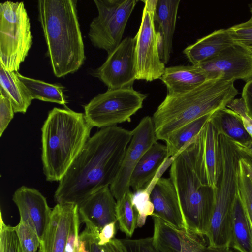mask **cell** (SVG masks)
<instances>
[{
	"mask_svg": "<svg viewBox=\"0 0 252 252\" xmlns=\"http://www.w3.org/2000/svg\"><path fill=\"white\" fill-rule=\"evenodd\" d=\"M242 98L248 115L252 119V79L246 82L244 86Z\"/></svg>",
	"mask_w": 252,
	"mask_h": 252,
	"instance_id": "cell-41",
	"label": "cell"
},
{
	"mask_svg": "<svg viewBox=\"0 0 252 252\" xmlns=\"http://www.w3.org/2000/svg\"><path fill=\"white\" fill-rule=\"evenodd\" d=\"M151 192L148 189L135 191L132 196V204L137 213V226L141 227L145 223L148 216H152L154 207L150 198Z\"/></svg>",
	"mask_w": 252,
	"mask_h": 252,
	"instance_id": "cell-32",
	"label": "cell"
},
{
	"mask_svg": "<svg viewBox=\"0 0 252 252\" xmlns=\"http://www.w3.org/2000/svg\"><path fill=\"white\" fill-rule=\"evenodd\" d=\"M235 146L238 150L240 160L243 163L248 176L252 181V155L244 149L236 145Z\"/></svg>",
	"mask_w": 252,
	"mask_h": 252,
	"instance_id": "cell-42",
	"label": "cell"
},
{
	"mask_svg": "<svg viewBox=\"0 0 252 252\" xmlns=\"http://www.w3.org/2000/svg\"><path fill=\"white\" fill-rule=\"evenodd\" d=\"M116 205L109 187L99 190L78 205L81 223L99 234L106 225L117 221Z\"/></svg>",
	"mask_w": 252,
	"mask_h": 252,
	"instance_id": "cell-17",
	"label": "cell"
},
{
	"mask_svg": "<svg viewBox=\"0 0 252 252\" xmlns=\"http://www.w3.org/2000/svg\"><path fill=\"white\" fill-rule=\"evenodd\" d=\"M32 44L30 19L23 2L0 3V63L18 72Z\"/></svg>",
	"mask_w": 252,
	"mask_h": 252,
	"instance_id": "cell-7",
	"label": "cell"
},
{
	"mask_svg": "<svg viewBox=\"0 0 252 252\" xmlns=\"http://www.w3.org/2000/svg\"><path fill=\"white\" fill-rule=\"evenodd\" d=\"M126 252H160L154 246L152 237L121 239Z\"/></svg>",
	"mask_w": 252,
	"mask_h": 252,
	"instance_id": "cell-36",
	"label": "cell"
},
{
	"mask_svg": "<svg viewBox=\"0 0 252 252\" xmlns=\"http://www.w3.org/2000/svg\"><path fill=\"white\" fill-rule=\"evenodd\" d=\"M0 63V92L11 100L15 113H25L31 105V98L16 75Z\"/></svg>",
	"mask_w": 252,
	"mask_h": 252,
	"instance_id": "cell-25",
	"label": "cell"
},
{
	"mask_svg": "<svg viewBox=\"0 0 252 252\" xmlns=\"http://www.w3.org/2000/svg\"><path fill=\"white\" fill-rule=\"evenodd\" d=\"M132 131L116 126L100 128L90 137L59 181L54 198L57 203L79 205L116 178Z\"/></svg>",
	"mask_w": 252,
	"mask_h": 252,
	"instance_id": "cell-1",
	"label": "cell"
},
{
	"mask_svg": "<svg viewBox=\"0 0 252 252\" xmlns=\"http://www.w3.org/2000/svg\"><path fill=\"white\" fill-rule=\"evenodd\" d=\"M238 190L245 213L252 227V181L240 159Z\"/></svg>",
	"mask_w": 252,
	"mask_h": 252,
	"instance_id": "cell-31",
	"label": "cell"
},
{
	"mask_svg": "<svg viewBox=\"0 0 252 252\" xmlns=\"http://www.w3.org/2000/svg\"><path fill=\"white\" fill-rule=\"evenodd\" d=\"M133 192L128 191L117 201L116 218L120 229L130 238L137 227V213L132 204Z\"/></svg>",
	"mask_w": 252,
	"mask_h": 252,
	"instance_id": "cell-29",
	"label": "cell"
},
{
	"mask_svg": "<svg viewBox=\"0 0 252 252\" xmlns=\"http://www.w3.org/2000/svg\"><path fill=\"white\" fill-rule=\"evenodd\" d=\"M180 0H158L155 20L159 26V52L162 61L167 64L172 53V42Z\"/></svg>",
	"mask_w": 252,
	"mask_h": 252,
	"instance_id": "cell-19",
	"label": "cell"
},
{
	"mask_svg": "<svg viewBox=\"0 0 252 252\" xmlns=\"http://www.w3.org/2000/svg\"><path fill=\"white\" fill-rule=\"evenodd\" d=\"M76 0H39L38 19L54 75L77 71L85 60Z\"/></svg>",
	"mask_w": 252,
	"mask_h": 252,
	"instance_id": "cell-2",
	"label": "cell"
},
{
	"mask_svg": "<svg viewBox=\"0 0 252 252\" xmlns=\"http://www.w3.org/2000/svg\"><path fill=\"white\" fill-rule=\"evenodd\" d=\"M12 200L18 208L20 220L31 227L41 239L52 210L46 198L36 189L22 186L14 192Z\"/></svg>",
	"mask_w": 252,
	"mask_h": 252,
	"instance_id": "cell-16",
	"label": "cell"
},
{
	"mask_svg": "<svg viewBox=\"0 0 252 252\" xmlns=\"http://www.w3.org/2000/svg\"><path fill=\"white\" fill-rule=\"evenodd\" d=\"M196 66L207 80L220 79L234 82L252 79V53L234 43L218 56Z\"/></svg>",
	"mask_w": 252,
	"mask_h": 252,
	"instance_id": "cell-14",
	"label": "cell"
},
{
	"mask_svg": "<svg viewBox=\"0 0 252 252\" xmlns=\"http://www.w3.org/2000/svg\"><path fill=\"white\" fill-rule=\"evenodd\" d=\"M186 252H233L229 247L206 246L205 242L198 241Z\"/></svg>",
	"mask_w": 252,
	"mask_h": 252,
	"instance_id": "cell-39",
	"label": "cell"
},
{
	"mask_svg": "<svg viewBox=\"0 0 252 252\" xmlns=\"http://www.w3.org/2000/svg\"><path fill=\"white\" fill-rule=\"evenodd\" d=\"M227 29L235 43L243 46L252 53V16L248 21Z\"/></svg>",
	"mask_w": 252,
	"mask_h": 252,
	"instance_id": "cell-35",
	"label": "cell"
},
{
	"mask_svg": "<svg viewBox=\"0 0 252 252\" xmlns=\"http://www.w3.org/2000/svg\"><path fill=\"white\" fill-rule=\"evenodd\" d=\"M98 235L85 227L79 235V246L87 252H126L121 239L114 238L105 244L100 245Z\"/></svg>",
	"mask_w": 252,
	"mask_h": 252,
	"instance_id": "cell-30",
	"label": "cell"
},
{
	"mask_svg": "<svg viewBox=\"0 0 252 252\" xmlns=\"http://www.w3.org/2000/svg\"><path fill=\"white\" fill-rule=\"evenodd\" d=\"M80 223L78 205L57 203L40 239L39 252H77Z\"/></svg>",
	"mask_w": 252,
	"mask_h": 252,
	"instance_id": "cell-11",
	"label": "cell"
},
{
	"mask_svg": "<svg viewBox=\"0 0 252 252\" xmlns=\"http://www.w3.org/2000/svg\"><path fill=\"white\" fill-rule=\"evenodd\" d=\"M231 248L240 252H252V227L245 213L238 190L232 213Z\"/></svg>",
	"mask_w": 252,
	"mask_h": 252,
	"instance_id": "cell-24",
	"label": "cell"
},
{
	"mask_svg": "<svg viewBox=\"0 0 252 252\" xmlns=\"http://www.w3.org/2000/svg\"><path fill=\"white\" fill-rule=\"evenodd\" d=\"M251 16H252V4L251 7Z\"/></svg>",
	"mask_w": 252,
	"mask_h": 252,
	"instance_id": "cell-44",
	"label": "cell"
},
{
	"mask_svg": "<svg viewBox=\"0 0 252 252\" xmlns=\"http://www.w3.org/2000/svg\"><path fill=\"white\" fill-rule=\"evenodd\" d=\"M240 157L238 149L224 135H220V166L214 207L207 237L209 246L231 248V224L238 192Z\"/></svg>",
	"mask_w": 252,
	"mask_h": 252,
	"instance_id": "cell-6",
	"label": "cell"
},
{
	"mask_svg": "<svg viewBox=\"0 0 252 252\" xmlns=\"http://www.w3.org/2000/svg\"><path fill=\"white\" fill-rule=\"evenodd\" d=\"M234 43L228 29H221L187 47L183 53L192 65H197L215 58Z\"/></svg>",
	"mask_w": 252,
	"mask_h": 252,
	"instance_id": "cell-21",
	"label": "cell"
},
{
	"mask_svg": "<svg viewBox=\"0 0 252 252\" xmlns=\"http://www.w3.org/2000/svg\"><path fill=\"white\" fill-rule=\"evenodd\" d=\"M202 183L215 189L220 166V133L210 119L187 147Z\"/></svg>",
	"mask_w": 252,
	"mask_h": 252,
	"instance_id": "cell-12",
	"label": "cell"
},
{
	"mask_svg": "<svg viewBox=\"0 0 252 252\" xmlns=\"http://www.w3.org/2000/svg\"><path fill=\"white\" fill-rule=\"evenodd\" d=\"M233 143L236 146L244 149L246 151L252 155V139L250 142L245 145H242L234 142H233Z\"/></svg>",
	"mask_w": 252,
	"mask_h": 252,
	"instance_id": "cell-43",
	"label": "cell"
},
{
	"mask_svg": "<svg viewBox=\"0 0 252 252\" xmlns=\"http://www.w3.org/2000/svg\"><path fill=\"white\" fill-rule=\"evenodd\" d=\"M160 79L166 86L168 94L189 92L207 80L195 65L166 67Z\"/></svg>",
	"mask_w": 252,
	"mask_h": 252,
	"instance_id": "cell-22",
	"label": "cell"
},
{
	"mask_svg": "<svg viewBox=\"0 0 252 252\" xmlns=\"http://www.w3.org/2000/svg\"><path fill=\"white\" fill-rule=\"evenodd\" d=\"M22 252H37L40 239L36 232L29 225L20 220L14 227Z\"/></svg>",
	"mask_w": 252,
	"mask_h": 252,
	"instance_id": "cell-33",
	"label": "cell"
},
{
	"mask_svg": "<svg viewBox=\"0 0 252 252\" xmlns=\"http://www.w3.org/2000/svg\"><path fill=\"white\" fill-rule=\"evenodd\" d=\"M213 113L188 123L169 136L165 141L168 158L175 157L198 135L208 122Z\"/></svg>",
	"mask_w": 252,
	"mask_h": 252,
	"instance_id": "cell-27",
	"label": "cell"
},
{
	"mask_svg": "<svg viewBox=\"0 0 252 252\" xmlns=\"http://www.w3.org/2000/svg\"><path fill=\"white\" fill-rule=\"evenodd\" d=\"M14 108L10 99L0 92V136L6 129L14 117Z\"/></svg>",
	"mask_w": 252,
	"mask_h": 252,
	"instance_id": "cell-37",
	"label": "cell"
},
{
	"mask_svg": "<svg viewBox=\"0 0 252 252\" xmlns=\"http://www.w3.org/2000/svg\"><path fill=\"white\" fill-rule=\"evenodd\" d=\"M97 16L91 21L88 36L96 48L110 54L121 43L137 0H94Z\"/></svg>",
	"mask_w": 252,
	"mask_h": 252,
	"instance_id": "cell-9",
	"label": "cell"
},
{
	"mask_svg": "<svg viewBox=\"0 0 252 252\" xmlns=\"http://www.w3.org/2000/svg\"><path fill=\"white\" fill-rule=\"evenodd\" d=\"M117 222V221L111 222L101 229L98 235L97 241L99 244H105L114 238L116 233Z\"/></svg>",
	"mask_w": 252,
	"mask_h": 252,
	"instance_id": "cell-40",
	"label": "cell"
},
{
	"mask_svg": "<svg viewBox=\"0 0 252 252\" xmlns=\"http://www.w3.org/2000/svg\"><path fill=\"white\" fill-rule=\"evenodd\" d=\"M16 75L32 100L36 99L63 105L67 103L62 86L27 77L18 72Z\"/></svg>",
	"mask_w": 252,
	"mask_h": 252,
	"instance_id": "cell-26",
	"label": "cell"
},
{
	"mask_svg": "<svg viewBox=\"0 0 252 252\" xmlns=\"http://www.w3.org/2000/svg\"><path fill=\"white\" fill-rule=\"evenodd\" d=\"M145 4L135 40L136 79L151 82L160 79L166 68L159 52V38L155 25L158 0H142Z\"/></svg>",
	"mask_w": 252,
	"mask_h": 252,
	"instance_id": "cell-10",
	"label": "cell"
},
{
	"mask_svg": "<svg viewBox=\"0 0 252 252\" xmlns=\"http://www.w3.org/2000/svg\"><path fill=\"white\" fill-rule=\"evenodd\" d=\"M237 94L234 82L220 79L207 80L186 93L167 94L152 117L157 140L165 141L184 126L226 107Z\"/></svg>",
	"mask_w": 252,
	"mask_h": 252,
	"instance_id": "cell-4",
	"label": "cell"
},
{
	"mask_svg": "<svg viewBox=\"0 0 252 252\" xmlns=\"http://www.w3.org/2000/svg\"><path fill=\"white\" fill-rule=\"evenodd\" d=\"M210 120L220 133L234 142L245 145L252 139L245 129L240 116L227 107L214 111Z\"/></svg>",
	"mask_w": 252,
	"mask_h": 252,
	"instance_id": "cell-23",
	"label": "cell"
},
{
	"mask_svg": "<svg viewBox=\"0 0 252 252\" xmlns=\"http://www.w3.org/2000/svg\"><path fill=\"white\" fill-rule=\"evenodd\" d=\"M84 114L54 107L41 128V160L46 180L60 181L90 137Z\"/></svg>",
	"mask_w": 252,
	"mask_h": 252,
	"instance_id": "cell-3",
	"label": "cell"
},
{
	"mask_svg": "<svg viewBox=\"0 0 252 252\" xmlns=\"http://www.w3.org/2000/svg\"><path fill=\"white\" fill-rule=\"evenodd\" d=\"M0 252H22L15 227L4 221L0 215Z\"/></svg>",
	"mask_w": 252,
	"mask_h": 252,
	"instance_id": "cell-34",
	"label": "cell"
},
{
	"mask_svg": "<svg viewBox=\"0 0 252 252\" xmlns=\"http://www.w3.org/2000/svg\"><path fill=\"white\" fill-rule=\"evenodd\" d=\"M241 117L244 126L252 138V119L248 115L242 98L234 99L226 106Z\"/></svg>",
	"mask_w": 252,
	"mask_h": 252,
	"instance_id": "cell-38",
	"label": "cell"
},
{
	"mask_svg": "<svg viewBox=\"0 0 252 252\" xmlns=\"http://www.w3.org/2000/svg\"><path fill=\"white\" fill-rule=\"evenodd\" d=\"M168 158L166 145L158 141L155 143L134 168L130 179V187L135 191L146 189Z\"/></svg>",
	"mask_w": 252,
	"mask_h": 252,
	"instance_id": "cell-20",
	"label": "cell"
},
{
	"mask_svg": "<svg viewBox=\"0 0 252 252\" xmlns=\"http://www.w3.org/2000/svg\"><path fill=\"white\" fill-rule=\"evenodd\" d=\"M148 95L132 87L109 89L99 94L84 106L87 122L100 128L130 122L143 107Z\"/></svg>",
	"mask_w": 252,
	"mask_h": 252,
	"instance_id": "cell-8",
	"label": "cell"
},
{
	"mask_svg": "<svg viewBox=\"0 0 252 252\" xmlns=\"http://www.w3.org/2000/svg\"><path fill=\"white\" fill-rule=\"evenodd\" d=\"M134 37L127 36L108 55L94 76L109 89L132 87L136 79L134 61Z\"/></svg>",
	"mask_w": 252,
	"mask_h": 252,
	"instance_id": "cell-15",
	"label": "cell"
},
{
	"mask_svg": "<svg viewBox=\"0 0 252 252\" xmlns=\"http://www.w3.org/2000/svg\"><path fill=\"white\" fill-rule=\"evenodd\" d=\"M150 198L154 207L152 215L177 229L186 230L177 192L170 177L160 178L158 181Z\"/></svg>",
	"mask_w": 252,
	"mask_h": 252,
	"instance_id": "cell-18",
	"label": "cell"
},
{
	"mask_svg": "<svg viewBox=\"0 0 252 252\" xmlns=\"http://www.w3.org/2000/svg\"><path fill=\"white\" fill-rule=\"evenodd\" d=\"M132 137L126 151L119 171L109 188L116 201L130 190L131 174L144 154L158 140L152 118H143L132 130Z\"/></svg>",
	"mask_w": 252,
	"mask_h": 252,
	"instance_id": "cell-13",
	"label": "cell"
},
{
	"mask_svg": "<svg viewBox=\"0 0 252 252\" xmlns=\"http://www.w3.org/2000/svg\"><path fill=\"white\" fill-rule=\"evenodd\" d=\"M187 147L173 158L169 177L177 192L186 230L206 236L214 207L215 189L201 182Z\"/></svg>",
	"mask_w": 252,
	"mask_h": 252,
	"instance_id": "cell-5",
	"label": "cell"
},
{
	"mask_svg": "<svg viewBox=\"0 0 252 252\" xmlns=\"http://www.w3.org/2000/svg\"><path fill=\"white\" fill-rule=\"evenodd\" d=\"M154 220L153 242L160 252H181L178 229L161 218L152 215Z\"/></svg>",
	"mask_w": 252,
	"mask_h": 252,
	"instance_id": "cell-28",
	"label": "cell"
}]
</instances>
